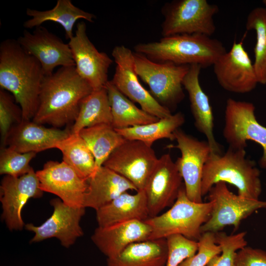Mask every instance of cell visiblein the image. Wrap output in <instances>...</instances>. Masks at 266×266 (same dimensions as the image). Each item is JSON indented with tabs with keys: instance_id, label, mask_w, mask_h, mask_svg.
I'll return each instance as SVG.
<instances>
[{
	"instance_id": "6da1fadb",
	"label": "cell",
	"mask_w": 266,
	"mask_h": 266,
	"mask_svg": "<svg viewBox=\"0 0 266 266\" xmlns=\"http://www.w3.org/2000/svg\"><path fill=\"white\" fill-rule=\"evenodd\" d=\"M45 76L39 62L17 40L1 42L0 87L13 95L21 108L23 120H32L35 114Z\"/></svg>"
},
{
	"instance_id": "7a4b0ae2",
	"label": "cell",
	"mask_w": 266,
	"mask_h": 266,
	"mask_svg": "<svg viewBox=\"0 0 266 266\" xmlns=\"http://www.w3.org/2000/svg\"><path fill=\"white\" fill-rule=\"evenodd\" d=\"M93 91L77 72L75 66L60 67L45 76L33 122L59 128L74 123L82 100Z\"/></svg>"
},
{
	"instance_id": "3957f363",
	"label": "cell",
	"mask_w": 266,
	"mask_h": 266,
	"mask_svg": "<svg viewBox=\"0 0 266 266\" xmlns=\"http://www.w3.org/2000/svg\"><path fill=\"white\" fill-rule=\"evenodd\" d=\"M134 49L154 62L197 64L201 68L213 66L227 52L220 40L201 34L163 37L157 41L137 44Z\"/></svg>"
},
{
	"instance_id": "277c9868",
	"label": "cell",
	"mask_w": 266,
	"mask_h": 266,
	"mask_svg": "<svg viewBox=\"0 0 266 266\" xmlns=\"http://www.w3.org/2000/svg\"><path fill=\"white\" fill-rule=\"evenodd\" d=\"M219 182L233 185L243 198L259 200L262 193L260 171L255 162L246 157L245 149L229 147L224 154H210L203 170L202 197Z\"/></svg>"
},
{
	"instance_id": "5b68a950",
	"label": "cell",
	"mask_w": 266,
	"mask_h": 266,
	"mask_svg": "<svg viewBox=\"0 0 266 266\" xmlns=\"http://www.w3.org/2000/svg\"><path fill=\"white\" fill-rule=\"evenodd\" d=\"M212 206L211 201L196 202L191 200L186 195L184 185L170 208L144 221L151 228L149 240L181 234L198 241L202 234L201 228L209 218Z\"/></svg>"
},
{
	"instance_id": "8992f818",
	"label": "cell",
	"mask_w": 266,
	"mask_h": 266,
	"mask_svg": "<svg viewBox=\"0 0 266 266\" xmlns=\"http://www.w3.org/2000/svg\"><path fill=\"white\" fill-rule=\"evenodd\" d=\"M133 54L135 72L149 86L152 96L169 110L176 107L185 97L182 82L190 65L156 62L142 54Z\"/></svg>"
},
{
	"instance_id": "52a82bcc",
	"label": "cell",
	"mask_w": 266,
	"mask_h": 266,
	"mask_svg": "<svg viewBox=\"0 0 266 266\" xmlns=\"http://www.w3.org/2000/svg\"><path fill=\"white\" fill-rule=\"evenodd\" d=\"M219 10L206 0H175L162 9L163 37L177 34H201L211 36L216 31L213 17Z\"/></svg>"
},
{
	"instance_id": "ba28073f",
	"label": "cell",
	"mask_w": 266,
	"mask_h": 266,
	"mask_svg": "<svg viewBox=\"0 0 266 266\" xmlns=\"http://www.w3.org/2000/svg\"><path fill=\"white\" fill-rule=\"evenodd\" d=\"M254 105L246 101L228 99L225 111L223 135L229 147L245 149L247 141H254L263 150L260 166L266 168V127L257 120Z\"/></svg>"
},
{
	"instance_id": "9c48e42d",
	"label": "cell",
	"mask_w": 266,
	"mask_h": 266,
	"mask_svg": "<svg viewBox=\"0 0 266 266\" xmlns=\"http://www.w3.org/2000/svg\"><path fill=\"white\" fill-rule=\"evenodd\" d=\"M209 201L213 203L210 216L201 228V233H216L227 226L237 230L242 220L255 211L266 208V200L243 198L232 192L226 183L215 184L208 193Z\"/></svg>"
},
{
	"instance_id": "30bf717a",
	"label": "cell",
	"mask_w": 266,
	"mask_h": 266,
	"mask_svg": "<svg viewBox=\"0 0 266 266\" xmlns=\"http://www.w3.org/2000/svg\"><path fill=\"white\" fill-rule=\"evenodd\" d=\"M158 159L152 147L139 140L125 139L102 166L128 180L138 191L144 190Z\"/></svg>"
},
{
	"instance_id": "8fae6325",
	"label": "cell",
	"mask_w": 266,
	"mask_h": 266,
	"mask_svg": "<svg viewBox=\"0 0 266 266\" xmlns=\"http://www.w3.org/2000/svg\"><path fill=\"white\" fill-rule=\"evenodd\" d=\"M111 54L116 66L110 82L146 112L159 119L171 116V111L161 104L140 83L134 68L133 52L124 45H117Z\"/></svg>"
},
{
	"instance_id": "7c38bea8",
	"label": "cell",
	"mask_w": 266,
	"mask_h": 266,
	"mask_svg": "<svg viewBox=\"0 0 266 266\" xmlns=\"http://www.w3.org/2000/svg\"><path fill=\"white\" fill-rule=\"evenodd\" d=\"M174 134L177 145L170 147L181 152V157L175 163L184 181L186 195L193 201L202 202L201 181L204 165L211 153L210 146L207 141L200 140L180 129Z\"/></svg>"
},
{
	"instance_id": "4fadbf2b",
	"label": "cell",
	"mask_w": 266,
	"mask_h": 266,
	"mask_svg": "<svg viewBox=\"0 0 266 266\" xmlns=\"http://www.w3.org/2000/svg\"><path fill=\"white\" fill-rule=\"evenodd\" d=\"M79 75L93 91L105 87L108 69L113 60L105 53L99 52L87 34L86 24H77L75 34L68 43Z\"/></svg>"
},
{
	"instance_id": "5bb4252c",
	"label": "cell",
	"mask_w": 266,
	"mask_h": 266,
	"mask_svg": "<svg viewBox=\"0 0 266 266\" xmlns=\"http://www.w3.org/2000/svg\"><path fill=\"white\" fill-rule=\"evenodd\" d=\"M50 203L53 211L43 223L37 226L32 223L25 224V228L34 233L30 242L55 237L63 246L68 248L83 235L80 222L86 208L68 205L59 198L51 200Z\"/></svg>"
},
{
	"instance_id": "9a60e30c",
	"label": "cell",
	"mask_w": 266,
	"mask_h": 266,
	"mask_svg": "<svg viewBox=\"0 0 266 266\" xmlns=\"http://www.w3.org/2000/svg\"><path fill=\"white\" fill-rule=\"evenodd\" d=\"M43 194L36 172L33 168L19 177H3L0 186L1 218L9 230L20 231L24 228L25 224L22 217L23 207L30 199L41 198Z\"/></svg>"
},
{
	"instance_id": "2e32d148",
	"label": "cell",
	"mask_w": 266,
	"mask_h": 266,
	"mask_svg": "<svg viewBox=\"0 0 266 266\" xmlns=\"http://www.w3.org/2000/svg\"><path fill=\"white\" fill-rule=\"evenodd\" d=\"M213 66L219 85L230 92L249 93L259 84L253 63L242 42L234 41L230 50Z\"/></svg>"
},
{
	"instance_id": "e0dca14e",
	"label": "cell",
	"mask_w": 266,
	"mask_h": 266,
	"mask_svg": "<svg viewBox=\"0 0 266 266\" xmlns=\"http://www.w3.org/2000/svg\"><path fill=\"white\" fill-rule=\"evenodd\" d=\"M183 179L169 154L159 158L144 189L149 218L171 206L184 185Z\"/></svg>"
},
{
	"instance_id": "ac0fdd59",
	"label": "cell",
	"mask_w": 266,
	"mask_h": 266,
	"mask_svg": "<svg viewBox=\"0 0 266 266\" xmlns=\"http://www.w3.org/2000/svg\"><path fill=\"white\" fill-rule=\"evenodd\" d=\"M17 40L26 52L37 60L45 76L52 74L57 66H75L68 44L43 26L35 28L33 33L24 31Z\"/></svg>"
},
{
	"instance_id": "d6986e66",
	"label": "cell",
	"mask_w": 266,
	"mask_h": 266,
	"mask_svg": "<svg viewBox=\"0 0 266 266\" xmlns=\"http://www.w3.org/2000/svg\"><path fill=\"white\" fill-rule=\"evenodd\" d=\"M36 173L43 192L56 195L68 205L83 206L87 179L66 163L48 161Z\"/></svg>"
},
{
	"instance_id": "ffe728a7",
	"label": "cell",
	"mask_w": 266,
	"mask_h": 266,
	"mask_svg": "<svg viewBox=\"0 0 266 266\" xmlns=\"http://www.w3.org/2000/svg\"><path fill=\"white\" fill-rule=\"evenodd\" d=\"M151 233V227L145 221L134 220L105 227H98L91 239L107 258H112L129 245L149 240Z\"/></svg>"
},
{
	"instance_id": "44dd1931",
	"label": "cell",
	"mask_w": 266,
	"mask_h": 266,
	"mask_svg": "<svg viewBox=\"0 0 266 266\" xmlns=\"http://www.w3.org/2000/svg\"><path fill=\"white\" fill-rule=\"evenodd\" d=\"M70 133V129L47 128L32 120H22L10 131L5 146L22 153H37L55 148L58 142Z\"/></svg>"
},
{
	"instance_id": "7402d4cb",
	"label": "cell",
	"mask_w": 266,
	"mask_h": 266,
	"mask_svg": "<svg viewBox=\"0 0 266 266\" xmlns=\"http://www.w3.org/2000/svg\"><path fill=\"white\" fill-rule=\"evenodd\" d=\"M201 67L197 64L190 65L189 70L182 82L187 92L195 126L198 131L204 135L208 143L211 154L221 155V145L215 138L214 117L209 98L202 90L199 81Z\"/></svg>"
},
{
	"instance_id": "603a6c76",
	"label": "cell",
	"mask_w": 266,
	"mask_h": 266,
	"mask_svg": "<svg viewBox=\"0 0 266 266\" xmlns=\"http://www.w3.org/2000/svg\"><path fill=\"white\" fill-rule=\"evenodd\" d=\"M83 206L95 210L128 191H138L128 180L104 166L98 168L87 179Z\"/></svg>"
},
{
	"instance_id": "cb8c5ba5",
	"label": "cell",
	"mask_w": 266,
	"mask_h": 266,
	"mask_svg": "<svg viewBox=\"0 0 266 266\" xmlns=\"http://www.w3.org/2000/svg\"><path fill=\"white\" fill-rule=\"evenodd\" d=\"M96 211L100 227L134 220L144 221L149 218L144 190L133 195L125 192Z\"/></svg>"
},
{
	"instance_id": "d4e9b609",
	"label": "cell",
	"mask_w": 266,
	"mask_h": 266,
	"mask_svg": "<svg viewBox=\"0 0 266 266\" xmlns=\"http://www.w3.org/2000/svg\"><path fill=\"white\" fill-rule=\"evenodd\" d=\"M167 254L166 238L135 242L118 256L107 258V266H166Z\"/></svg>"
},
{
	"instance_id": "484cf974",
	"label": "cell",
	"mask_w": 266,
	"mask_h": 266,
	"mask_svg": "<svg viewBox=\"0 0 266 266\" xmlns=\"http://www.w3.org/2000/svg\"><path fill=\"white\" fill-rule=\"evenodd\" d=\"M26 14L31 18L24 22L23 26L25 28L32 29L41 26L45 22L53 21L63 27L66 38L68 40L74 35L73 27L78 19L92 23L96 18L94 14L75 6L70 0H58L53 8L44 11L27 8Z\"/></svg>"
},
{
	"instance_id": "4316f807",
	"label": "cell",
	"mask_w": 266,
	"mask_h": 266,
	"mask_svg": "<svg viewBox=\"0 0 266 266\" xmlns=\"http://www.w3.org/2000/svg\"><path fill=\"white\" fill-rule=\"evenodd\" d=\"M115 129L127 128L157 121L160 119L138 108L108 81L105 85Z\"/></svg>"
},
{
	"instance_id": "83f0119b",
	"label": "cell",
	"mask_w": 266,
	"mask_h": 266,
	"mask_svg": "<svg viewBox=\"0 0 266 266\" xmlns=\"http://www.w3.org/2000/svg\"><path fill=\"white\" fill-rule=\"evenodd\" d=\"M112 116L105 87L93 91L82 101L78 115L70 129L71 133L101 124L112 125Z\"/></svg>"
},
{
	"instance_id": "f1b7e54d",
	"label": "cell",
	"mask_w": 266,
	"mask_h": 266,
	"mask_svg": "<svg viewBox=\"0 0 266 266\" xmlns=\"http://www.w3.org/2000/svg\"><path fill=\"white\" fill-rule=\"evenodd\" d=\"M185 121L183 114L179 112L152 123L115 130L126 139L139 140L152 147L160 139L174 140V132Z\"/></svg>"
},
{
	"instance_id": "f546056e",
	"label": "cell",
	"mask_w": 266,
	"mask_h": 266,
	"mask_svg": "<svg viewBox=\"0 0 266 266\" xmlns=\"http://www.w3.org/2000/svg\"><path fill=\"white\" fill-rule=\"evenodd\" d=\"M79 134L94 155L96 171L102 166L112 152L125 140L111 125L107 124L84 128Z\"/></svg>"
},
{
	"instance_id": "4dcf8cb0",
	"label": "cell",
	"mask_w": 266,
	"mask_h": 266,
	"mask_svg": "<svg viewBox=\"0 0 266 266\" xmlns=\"http://www.w3.org/2000/svg\"><path fill=\"white\" fill-rule=\"evenodd\" d=\"M55 148L61 151L63 161L82 178L88 179L95 172L94 155L79 133H70L58 142Z\"/></svg>"
},
{
	"instance_id": "1f68e13d",
	"label": "cell",
	"mask_w": 266,
	"mask_h": 266,
	"mask_svg": "<svg viewBox=\"0 0 266 266\" xmlns=\"http://www.w3.org/2000/svg\"><path fill=\"white\" fill-rule=\"evenodd\" d=\"M246 28L256 33V42L254 47L255 72L259 83L266 84V8L257 7L248 14Z\"/></svg>"
},
{
	"instance_id": "d6a6232c",
	"label": "cell",
	"mask_w": 266,
	"mask_h": 266,
	"mask_svg": "<svg viewBox=\"0 0 266 266\" xmlns=\"http://www.w3.org/2000/svg\"><path fill=\"white\" fill-rule=\"evenodd\" d=\"M246 234L245 232L230 235L224 232L215 233L216 242L221 247V253L213 257L206 266H236L237 252L247 244Z\"/></svg>"
},
{
	"instance_id": "836d02e7",
	"label": "cell",
	"mask_w": 266,
	"mask_h": 266,
	"mask_svg": "<svg viewBox=\"0 0 266 266\" xmlns=\"http://www.w3.org/2000/svg\"><path fill=\"white\" fill-rule=\"evenodd\" d=\"M34 152L22 153L9 147H1L0 153V174L19 177L32 168L30 163L36 156Z\"/></svg>"
},
{
	"instance_id": "e575fe53",
	"label": "cell",
	"mask_w": 266,
	"mask_h": 266,
	"mask_svg": "<svg viewBox=\"0 0 266 266\" xmlns=\"http://www.w3.org/2000/svg\"><path fill=\"white\" fill-rule=\"evenodd\" d=\"M16 103L11 93L0 89V132L2 147H5L7 136L12 128L23 120L21 108Z\"/></svg>"
},
{
	"instance_id": "d590c367",
	"label": "cell",
	"mask_w": 266,
	"mask_h": 266,
	"mask_svg": "<svg viewBox=\"0 0 266 266\" xmlns=\"http://www.w3.org/2000/svg\"><path fill=\"white\" fill-rule=\"evenodd\" d=\"M167 259L166 266H178L197 252L199 242L181 234H173L166 238Z\"/></svg>"
},
{
	"instance_id": "8d00e7d4",
	"label": "cell",
	"mask_w": 266,
	"mask_h": 266,
	"mask_svg": "<svg viewBox=\"0 0 266 266\" xmlns=\"http://www.w3.org/2000/svg\"><path fill=\"white\" fill-rule=\"evenodd\" d=\"M199 248L197 253L178 266H206L210 260L221 253L220 246L216 243L215 233H202L198 240Z\"/></svg>"
},
{
	"instance_id": "74e56055",
	"label": "cell",
	"mask_w": 266,
	"mask_h": 266,
	"mask_svg": "<svg viewBox=\"0 0 266 266\" xmlns=\"http://www.w3.org/2000/svg\"><path fill=\"white\" fill-rule=\"evenodd\" d=\"M235 264L236 266H266V252L246 246L237 252Z\"/></svg>"
},
{
	"instance_id": "f35d334b",
	"label": "cell",
	"mask_w": 266,
	"mask_h": 266,
	"mask_svg": "<svg viewBox=\"0 0 266 266\" xmlns=\"http://www.w3.org/2000/svg\"><path fill=\"white\" fill-rule=\"evenodd\" d=\"M263 3L265 5V8H266V0H263Z\"/></svg>"
}]
</instances>
